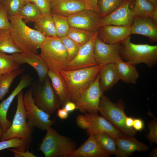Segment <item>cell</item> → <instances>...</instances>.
<instances>
[{
	"mask_svg": "<svg viewBox=\"0 0 157 157\" xmlns=\"http://www.w3.org/2000/svg\"><path fill=\"white\" fill-rule=\"evenodd\" d=\"M10 24V29L15 44L23 52L38 53V50L46 37L39 31L27 26L19 15L8 16Z\"/></svg>",
	"mask_w": 157,
	"mask_h": 157,
	"instance_id": "cell-1",
	"label": "cell"
},
{
	"mask_svg": "<svg viewBox=\"0 0 157 157\" xmlns=\"http://www.w3.org/2000/svg\"><path fill=\"white\" fill-rule=\"evenodd\" d=\"M103 65L73 70H62L60 74L67 85L70 101L75 102L95 79Z\"/></svg>",
	"mask_w": 157,
	"mask_h": 157,
	"instance_id": "cell-2",
	"label": "cell"
},
{
	"mask_svg": "<svg viewBox=\"0 0 157 157\" xmlns=\"http://www.w3.org/2000/svg\"><path fill=\"white\" fill-rule=\"evenodd\" d=\"M40 55L49 70L60 74L67 63V53L60 38L57 36L46 37L40 48Z\"/></svg>",
	"mask_w": 157,
	"mask_h": 157,
	"instance_id": "cell-3",
	"label": "cell"
},
{
	"mask_svg": "<svg viewBox=\"0 0 157 157\" xmlns=\"http://www.w3.org/2000/svg\"><path fill=\"white\" fill-rule=\"evenodd\" d=\"M130 39L129 36L120 44V54L123 60L136 65L143 63L149 67L156 64L157 45L135 44Z\"/></svg>",
	"mask_w": 157,
	"mask_h": 157,
	"instance_id": "cell-4",
	"label": "cell"
},
{
	"mask_svg": "<svg viewBox=\"0 0 157 157\" xmlns=\"http://www.w3.org/2000/svg\"><path fill=\"white\" fill-rule=\"evenodd\" d=\"M23 90L17 94V105L16 111L11 124L2 135L0 141L14 138H19L24 142V148L28 149L32 141V127L28 123L23 102Z\"/></svg>",
	"mask_w": 157,
	"mask_h": 157,
	"instance_id": "cell-5",
	"label": "cell"
},
{
	"mask_svg": "<svg viewBox=\"0 0 157 157\" xmlns=\"http://www.w3.org/2000/svg\"><path fill=\"white\" fill-rule=\"evenodd\" d=\"M47 131L38 149L45 157H67L76 149V144L73 140L60 134L51 126Z\"/></svg>",
	"mask_w": 157,
	"mask_h": 157,
	"instance_id": "cell-6",
	"label": "cell"
},
{
	"mask_svg": "<svg viewBox=\"0 0 157 157\" xmlns=\"http://www.w3.org/2000/svg\"><path fill=\"white\" fill-rule=\"evenodd\" d=\"M125 103L119 99L115 103L112 102L103 94L99 102V111L103 117L117 129L128 136H134L136 134L133 129L127 128L125 124L126 116L124 112Z\"/></svg>",
	"mask_w": 157,
	"mask_h": 157,
	"instance_id": "cell-7",
	"label": "cell"
},
{
	"mask_svg": "<svg viewBox=\"0 0 157 157\" xmlns=\"http://www.w3.org/2000/svg\"><path fill=\"white\" fill-rule=\"evenodd\" d=\"M31 88L35 104L46 113L51 114L61 105L58 97L47 75L42 84L36 83Z\"/></svg>",
	"mask_w": 157,
	"mask_h": 157,
	"instance_id": "cell-8",
	"label": "cell"
},
{
	"mask_svg": "<svg viewBox=\"0 0 157 157\" xmlns=\"http://www.w3.org/2000/svg\"><path fill=\"white\" fill-rule=\"evenodd\" d=\"M23 102L27 122L32 127H36L42 130L47 131L56 123L55 120L50 119V114L35 105L33 98L31 88L23 95Z\"/></svg>",
	"mask_w": 157,
	"mask_h": 157,
	"instance_id": "cell-9",
	"label": "cell"
},
{
	"mask_svg": "<svg viewBox=\"0 0 157 157\" xmlns=\"http://www.w3.org/2000/svg\"><path fill=\"white\" fill-rule=\"evenodd\" d=\"M99 73L91 85L75 102L76 109L83 113L97 114L100 98L104 92L99 85Z\"/></svg>",
	"mask_w": 157,
	"mask_h": 157,
	"instance_id": "cell-10",
	"label": "cell"
},
{
	"mask_svg": "<svg viewBox=\"0 0 157 157\" xmlns=\"http://www.w3.org/2000/svg\"><path fill=\"white\" fill-rule=\"evenodd\" d=\"M97 33L98 31L88 42L81 46L75 57L68 62L65 70L78 69L98 65L95 59L93 52L94 44Z\"/></svg>",
	"mask_w": 157,
	"mask_h": 157,
	"instance_id": "cell-11",
	"label": "cell"
},
{
	"mask_svg": "<svg viewBox=\"0 0 157 157\" xmlns=\"http://www.w3.org/2000/svg\"><path fill=\"white\" fill-rule=\"evenodd\" d=\"M67 17L70 27L94 32L98 31L101 18L99 13L90 9L81 10Z\"/></svg>",
	"mask_w": 157,
	"mask_h": 157,
	"instance_id": "cell-12",
	"label": "cell"
},
{
	"mask_svg": "<svg viewBox=\"0 0 157 157\" xmlns=\"http://www.w3.org/2000/svg\"><path fill=\"white\" fill-rule=\"evenodd\" d=\"M132 1L125 0L114 11L101 18L99 27L106 25L131 26L135 17L131 8Z\"/></svg>",
	"mask_w": 157,
	"mask_h": 157,
	"instance_id": "cell-13",
	"label": "cell"
},
{
	"mask_svg": "<svg viewBox=\"0 0 157 157\" xmlns=\"http://www.w3.org/2000/svg\"><path fill=\"white\" fill-rule=\"evenodd\" d=\"M120 44L106 43L97 37L96 38L93 52L95 59L98 65H104L115 63L121 59L120 56Z\"/></svg>",
	"mask_w": 157,
	"mask_h": 157,
	"instance_id": "cell-14",
	"label": "cell"
},
{
	"mask_svg": "<svg viewBox=\"0 0 157 157\" xmlns=\"http://www.w3.org/2000/svg\"><path fill=\"white\" fill-rule=\"evenodd\" d=\"M13 61L17 65H29L38 74L39 83L42 84L49 71L48 68L40 54L31 52H22L11 55Z\"/></svg>",
	"mask_w": 157,
	"mask_h": 157,
	"instance_id": "cell-15",
	"label": "cell"
},
{
	"mask_svg": "<svg viewBox=\"0 0 157 157\" xmlns=\"http://www.w3.org/2000/svg\"><path fill=\"white\" fill-rule=\"evenodd\" d=\"M131 34V26L106 25L99 27L97 37L107 44H121Z\"/></svg>",
	"mask_w": 157,
	"mask_h": 157,
	"instance_id": "cell-16",
	"label": "cell"
},
{
	"mask_svg": "<svg viewBox=\"0 0 157 157\" xmlns=\"http://www.w3.org/2000/svg\"><path fill=\"white\" fill-rule=\"evenodd\" d=\"M85 115L89 122V127L86 130L88 135L97 133H106L115 138L127 135L116 128L104 117L97 114L86 113Z\"/></svg>",
	"mask_w": 157,
	"mask_h": 157,
	"instance_id": "cell-17",
	"label": "cell"
},
{
	"mask_svg": "<svg viewBox=\"0 0 157 157\" xmlns=\"http://www.w3.org/2000/svg\"><path fill=\"white\" fill-rule=\"evenodd\" d=\"M31 82V78L29 75L26 74L23 75L19 83L11 94L0 103V124L2 129V135L9 128L12 123L7 117L10 104L18 94L24 88L29 86Z\"/></svg>",
	"mask_w": 157,
	"mask_h": 157,
	"instance_id": "cell-18",
	"label": "cell"
},
{
	"mask_svg": "<svg viewBox=\"0 0 157 157\" xmlns=\"http://www.w3.org/2000/svg\"><path fill=\"white\" fill-rule=\"evenodd\" d=\"M117 147L116 156L117 157H127L132 154L135 151H147L149 147L138 141L134 136L126 135L115 138Z\"/></svg>",
	"mask_w": 157,
	"mask_h": 157,
	"instance_id": "cell-19",
	"label": "cell"
},
{
	"mask_svg": "<svg viewBox=\"0 0 157 157\" xmlns=\"http://www.w3.org/2000/svg\"><path fill=\"white\" fill-rule=\"evenodd\" d=\"M50 4L52 14L66 17L84 10H93L84 2L77 0H56Z\"/></svg>",
	"mask_w": 157,
	"mask_h": 157,
	"instance_id": "cell-20",
	"label": "cell"
},
{
	"mask_svg": "<svg viewBox=\"0 0 157 157\" xmlns=\"http://www.w3.org/2000/svg\"><path fill=\"white\" fill-rule=\"evenodd\" d=\"M88 139L79 148L75 149L69 157H107L110 155L100 146L94 135Z\"/></svg>",
	"mask_w": 157,
	"mask_h": 157,
	"instance_id": "cell-21",
	"label": "cell"
},
{
	"mask_svg": "<svg viewBox=\"0 0 157 157\" xmlns=\"http://www.w3.org/2000/svg\"><path fill=\"white\" fill-rule=\"evenodd\" d=\"M131 34H137L147 36L157 41V22L149 17L135 16L131 26Z\"/></svg>",
	"mask_w": 157,
	"mask_h": 157,
	"instance_id": "cell-22",
	"label": "cell"
},
{
	"mask_svg": "<svg viewBox=\"0 0 157 157\" xmlns=\"http://www.w3.org/2000/svg\"><path fill=\"white\" fill-rule=\"evenodd\" d=\"M99 85L104 92L112 88L119 81V77L114 63L103 65L99 72Z\"/></svg>",
	"mask_w": 157,
	"mask_h": 157,
	"instance_id": "cell-23",
	"label": "cell"
},
{
	"mask_svg": "<svg viewBox=\"0 0 157 157\" xmlns=\"http://www.w3.org/2000/svg\"><path fill=\"white\" fill-rule=\"evenodd\" d=\"M47 75L58 97L60 105L63 106L66 103L70 101L68 87L65 81L60 74H57L49 70Z\"/></svg>",
	"mask_w": 157,
	"mask_h": 157,
	"instance_id": "cell-24",
	"label": "cell"
},
{
	"mask_svg": "<svg viewBox=\"0 0 157 157\" xmlns=\"http://www.w3.org/2000/svg\"><path fill=\"white\" fill-rule=\"evenodd\" d=\"M120 80L126 83L135 84L139 76L136 65L124 61L122 59L115 63Z\"/></svg>",
	"mask_w": 157,
	"mask_h": 157,
	"instance_id": "cell-25",
	"label": "cell"
},
{
	"mask_svg": "<svg viewBox=\"0 0 157 157\" xmlns=\"http://www.w3.org/2000/svg\"><path fill=\"white\" fill-rule=\"evenodd\" d=\"M134 6L132 10L134 16L149 17L157 22V6L147 0H134Z\"/></svg>",
	"mask_w": 157,
	"mask_h": 157,
	"instance_id": "cell-26",
	"label": "cell"
},
{
	"mask_svg": "<svg viewBox=\"0 0 157 157\" xmlns=\"http://www.w3.org/2000/svg\"><path fill=\"white\" fill-rule=\"evenodd\" d=\"M34 23L36 30L40 32L45 37L57 36L51 13H42Z\"/></svg>",
	"mask_w": 157,
	"mask_h": 157,
	"instance_id": "cell-27",
	"label": "cell"
},
{
	"mask_svg": "<svg viewBox=\"0 0 157 157\" xmlns=\"http://www.w3.org/2000/svg\"><path fill=\"white\" fill-rule=\"evenodd\" d=\"M0 51L12 54L23 52L14 42L9 29L0 30Z\"/></svg>",
	"mask_w": 157,
	"mask_h": 157,
	"instance_id": "cell-28",
	"label": "cell"
},
{
	"mask_svg": "<svg viewBox=\"0 0 157 157\" xmlns=\"http://www.w3.org/2000/svg\"><path fill=\"white\" fill-rule=\"evenodd\" d=\"M25 70L23 68H19L2 74L0 76V101L8 93L14 79L22 74Z\"/></svg>",
	"mask_w": 157,
	"mask_h": 157,
	"instance_id": "cell-29",
	"label": "cell"
},
{
	"mask_svg": "<svg viewBox=\"0 0 157 157\" xmlns=\"http://www.w3.org/2000/svg\"><path fill=\"white\" fill-rule=\"evenodd\" d=\"M101 147L110 155H116L117 148L115 138L106 133H99L94 134Z\"/></svg>",
	"mask_w": 157,
	"mask_h": 157,
	"instance_id": "cell-30",
	"label": "cell"
},
{
	"mask_svg": "<svg viewBox=\"0 0 157 157\" xmlns=\"http://www.w3.org/2000/svg\"><path fill=\"white\" fill-rule=\"evenodd\" d=\"M42 13L35 4L26 2L20 10L18 15L25 19V22H35Z\"/></svg>",
	"mask_w": 157,
	"mask_h": 157,
	"instance_id": "cell-31",
	"label": "cell"
},
{
	"mask_svg": "<svg viewBox=\"0 0 157 157\" xmlns=\"http://www.w3.org/2000/svg\"><path fill=\"white\" fill-rule=\"evenodd\" d=\"M95 33L79 28L70 27L67 35L82 46L91 39Z\"/></svg>",
	"mask_w": 157,
	"mask_h": 157,
	"instance_id": "cell-32",
	"label": "cell"
},
{
	"mask_svg": "<svg viewBox=\"0 0 157 157\" xmlns=\"http://www.w3.org/2000/svg\"><path fill=\"white\" fill-rule=\"evenodd\" d=\"M56 36L60 38L67 35L70 27L67 17L57 14H52Z\"/></svg>",
	"mask_w": 157,
	"mask_h": 157,
	"instance_id": "cell-33",
	"label": "cell"
},
{
	"mask_svg": "<svg viewBox=\"0 0 157 157\" xmlns=\"http://www.w3.org/2000/svg\"><path fill=\"white\" fill-rule=\"evenodd\" d=\"M125 0H98V7L101 17L109 15L117 8Z\"/></svg>",
	"mask_w": 157,
	"mask_h": 157,
	"instance_id": "cell-34",
	"label": "cell"
},
{
	"mask_svg": "<svg viewBox=\"0 0 157 157\" xmlns=\"http://www.w3.org/2000/svg\"><path fill=\"white\" fill-rule=\"evenodd\" d=\"M60 38L66 50L69 62L75 57L82 46L67 35Z\"/></svg>",
	"mask_w": 157,
	"mask_h": 157,
	"instance_id": "cell-35",
	"label": "cell"
},
{
	"mask_svg": "<svg viewBox=\"0 0 157 157\" xmlns=\"http://www.w3.org/2000/svg\"><path fill=\"white\" fill-rule=\"evenodd\" d=\"M20 66L13 60L11 55L0 51V72L6 73L19 68Z\"/></svg>",
	"mask_w": 157,
	"mask_h": 157,
	"instance_id": "cell-36",
	"label": "cell"
},
{
	"mask_svg": "<svg viewBox=\"0 0 157 157\" xmlns=\"http://www.w3.org/2000/svg\"><path fill=\"white\" fill-rule=\"evenodd\" d=\"M26 3L23 0H3L1 3L5 7L8 16L18 15Z\"/></svg>",
	"mask_w": 157,
	"mask_h": 157,
	"instance_id": "cell-37",
	"label": "cell"
},
{
	"mask_svg": "<svg viewBox=\"0 0 157 157\" xmlns=\"http://www.w3.org/2000/svg\"><path fill=\"white\" fill-rule=\"evenodd\" d=\"M24 142L21 139L14 138L8 140L1 141L0 151L10 148H14L18 151H24Z\"/></svg>",
	"mask_w": 157,
	"mask_h": 157,
	"instance_id": "cell-38",
	"label": "cell"
},
{
	"mask_svg": "<svg viewBox=\"0 0 157 157\" xmlns=\"http://www.w3.org/2000/svg\"><path fill=\"white\" fill-rule=\"evenodd\" d=\"M149 129V133L146 135V137L151 144L157 143V122L156 120L148 122L147 124Z\"/></svg>",
	"mask_w": 157,
	"mask_h": 157,
	"instance_id": "cell-39",
	"label": "cell"
},
{
	"mask_svg": "<svg viewBox=\"0 0 157 157\" xmlns=\"http://www.w3.org/2000/svg\"><path fill=\"white\" fill-rule=\"evenodd\" d=\"M10 24L7 10L2 3L0 4V30L10 29Z\"/></svg>",
	"mask_w": 157,
	"mask_h": 157,
	"instance_id": "cell-40",
	"label": "cell"
},
{
	"mask_svg": "<svg viewBox=\"0 0 157 157\" xmlns=\"http://www.w3.org/2000/svg\"><path fill=\"white\" fill-rule=\"evenodd\" d=\"M34 3L42 13H51L50 3L48 0H36Z\"/></svg>",
	"mask_w": 157,
	"mask_h": 157,
	"instance_id": "cell-41",
	"label": "cell"
},
{
	"mask_svg": "<svg viewBox=\"0 0 157 157\" xmlns=\"http://www.w3.org/2000/svg\"><path fill=\"white\" fill-rule=\"evenodd\" d=\"M76 124L81 128L87 130L89 127V122L88 118L85 115H79L76 119Z\"/></svg>",
	"mask_w": 157,
	"mask_h": 157,
	"instance_id": "cell-42",
	"label": "cell"
},
{
	"mask_svg": "<svg viewBox=\"0 0 157 157\" xmlns=\"http://www.w3.org/2000/svg\"><path fill=\"white\" fill-rule=\"evenodd\" d=\"M9 150L12 151L15 157H37L34 155L32 152H29L28 149L26 151H18L16 150L15 149H10Z\"/></svg>",
	"mask_w": 157,
	"mask_h": 157,
	"instance_id": "cell-43",
	"label": "cell"
},
{
	"mask_svg": "<svg viewBox=\"0 0 157 157\" xmlns=\"http://www.w3.org/2000/svg\"><path fill=\"white\" fill-rule=\"evenodd\" d=\"M144 127V124L143 121L140 118L134 119L133 128L136 131H141Z\"/></svg>",
	"mask_w": 157,
	"mask_h": 157,
	"instance_id": "cell-44",
	"label": "cell"
},
{
	"mask_svg": "<svg viewBox=\"0 0 157 157\" xmlns=\"http://www.w3.org/2000/svg\"><path fill=\"white\" fill-rule=\"evenodd\" d=\"M83 0L84 2L90 6L94 10L100 14L98 5V0Z\"/></svg>",
	"mask_w": 157,
	"mask_h": 157,
	"instance_id": "cell-45",
	"label": "cell"
},
{
	"mask_svg": "<svg viewBox=\"0 0 157 157\" xmlns=\"http://www.w3.org/2000/svg\"><path fill=\"white\" fill-rule=\"evenodd\" d=\"M64 108L68 113L73 111L76 109L75 103L71 101H68L63 106Z\"/></svg>",
	"mask_w": 157,
	"mask_h": 157,
	"instance_id": "cell-46",
	"label": "cell"
},
{
	"mask_svg": "<svg viewBox=\"0 0 157 157\" xmlns=\"http://www.w3.org/2000/svg\"><path fill=\"white\" fill-rule=\"evenodd\" d=\"M69 113L63 108H58L57 115L61 119H67L69 116Z\"/></svg>",
	"mask_w": 157,
	"mask_h": 157,
	"instance_id": "cell-47",
	"label": "cell"
},
{
	"mask_svg": "<svg viewBox=\"0 0 157 157\" xmlns=\"http://www.w3.org/2000/svg\"><path fill=\"white\" fill-rule=\"evenodd\" d=\"M134 119L130 117L126 116L125 119V124L126 126L129 129H133V126Z\"/></svg>",
	"mask_w": 157,
	"mask_h": 157,
	"instance_id": "cell-48",
	"label": "cell"
},
{
	"mask_svg": "<svg viewBox=\"0 0 157 157\" xmlns=\"http://www.w3.org/2000/svg\"><path fill=\"white\" fill-rule=\"evenodd\" d=\"M157 148L153 149L151 153L150 156L151 157H156L157 156Z\"/></svg>",
	"mask_w": 157,
	"mask_h": 157,
	"instance_id": "cell-49",
	"label": "cell"
},
{
	"mask_svg": "<svg viewBox=\"0 0 157 157\" xmlns=\"http://www.w3.org/2000/svg\"><path fill=\"white\" fill-rule=\"evenodd\" d=\"M155 6H157V0H147Z\"/></svg>",
	"mask_w": 157,
	"mask_h": 157,
	"instance_id": "cell-50",
	"label": "cell"
},
{
	"mask_svg": "<svg viewBox=\"0 0 157 157\" xmlns=\"http://www.w3.org/2000/svg\"><path fill=\"white\" fill-rule=\"evenodd\" d=\"M25 2H32L34 3L36 0H23Z\"/></svg>",
	"mask_w": 157,
	"mask_h": 157,
	"instance_id": "cell-51",
	"label": "cell"
},
{
	"mask_svg": "<svg viewBox=\"0 0 157 157\" xmlns=\"http://www.w3.org/2000/svg\"><path fill=\"white\" fill-rule=\"evenodd\" d=\"M2 135V131L1 127L0 124V139Z\"/></svg>",
	"mask_w": 157,
	"mask_h": 157,
	"instance_id": "cell-52",
	"label": "cell"
},
{
	"mask_svg": "<svg viewBox=\"0 0 157 157\" xmlns=\"http://www.w3.org/2000/svg\"><path fill=\"white\" fill-rule=\"evenodd\" d=\"M49 2L51 3V2H52L55 1V0H48Z\"/></svg>",
	"mask_w": 157,
	"mask_h": 157,
	"instance_id": "cell-53",
	"label": "cell"
},
{
	"mask_svg": "<svg viewBox=\"0 0 157 157\" xmlns=\"http://www.w3.org/2000/svg\"><path fill=\"white\" fill-rule=\"evenodd\" d=\"M3 0H0V4L1 3V1H2Z\"/></svg>",
	"mask_w": 157,
	"mask_h": 157,
	"instance_id": "cell-54",
	"label": "cell"
},
{
	"mask_svg": "<svg viewBox=\"0 0 157 157\" xmlns=\"http://www.w3.org/2000/svg\"><path fill=\"white\" fill-rule=\"evenodd\" d=\"M77 0L80 1H83L84 2L83 0Z\"/></svg>",
	"mask_w": 157,
	"mask_h": 157,
	"instance_id": "cell-55",
	"label": "cell"
},
{
	"mask_svg": "<svg viewBox=\"0 0 157 157\" xmlns=\"http://www.w3.org/2000/svg\"><path fill=\"white\" fill-rule=\"evenodd\" d=\"M2 74L0 72V76H1V75H2Z\"/></svg>",
	"mask_w": 157,
	"mask_h": 157,
	"instance_id": "cell-56",
	"label": "cell"
},
{
	"mask_svg": "<svg viewBox=\"0 0 157 157\" xmlns=\"http://www.w3.org/2000/svg\"></svg>",
	"mask_w": 157,
	"mask_h": 157,
	"instance_id": "cell-57",
	"label": "cell"
}]
</instances>
